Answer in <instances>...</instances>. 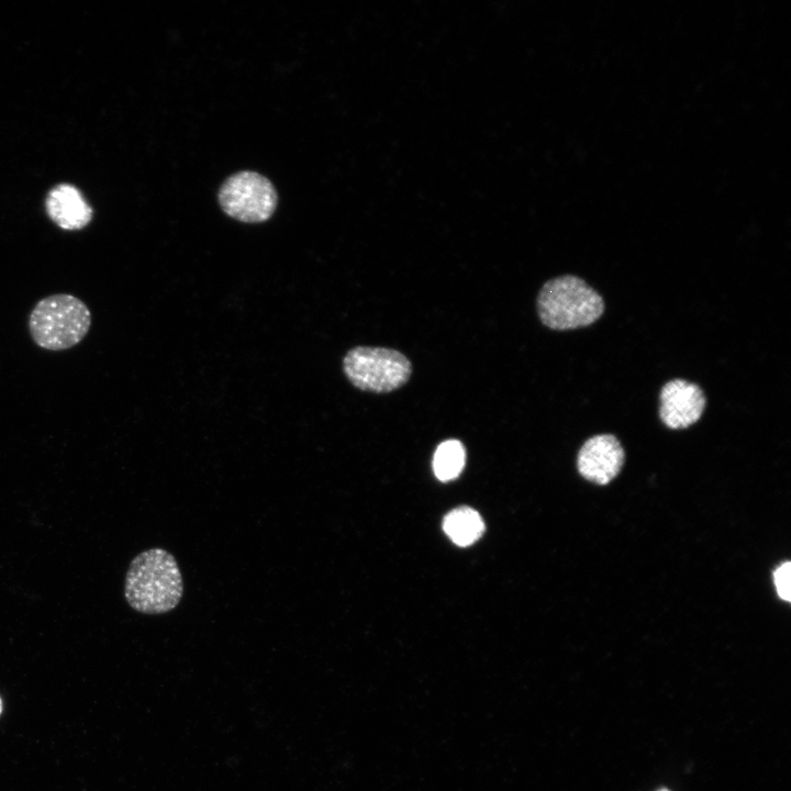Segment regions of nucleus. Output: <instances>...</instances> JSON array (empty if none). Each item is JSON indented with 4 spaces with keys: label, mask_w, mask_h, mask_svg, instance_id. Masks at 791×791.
<instances>
[{
    "label": "nucleus",
    "mask_w": 791,
    "mask_h": 791,
    "mask_svg": "<svg viewBox=\"0 0 791 791\" xmlns=\"http://www.w3.org/2000/svg\"><path fill=\"white\" fill-rule=\"evenodd\" d=\"M182 594V576L171 553L159 547L149 548L130 562L124 595L133 610L144 614H164L179 604Z\"/></svg>",
    "instance_id": "nucleus-1"
},
{
    "label": "nucleus",
    "mask_w": 791,
    "mask_h": 791,
    "mask_svg": "<svg viewBox=\"0 0 791 791\" xmlns=\"http://www.w3.org/2000/svg\"><path fill=\"white\" fill-rule=\"evenodd\" d=\"M536 303L542 323L555 331L588 326L604 311L602 297L583 279L572 275L545 282Z\"/></svg>",
    "instance_id": "nucleus-2"
},
{
    "label": "nucleus",
    "mask_w": 791,
    "mask_h": 791,
    "mask_svg": "<svg viewBox=\"0 0 791 791\" xmlns=\"http://www.w3.org/2000/svg\"><path fill=\"white\" fill-rule=\"evenodd\" d=\"M91 325V313L79 298L57 293L41 299L29 317L34 343L48 350H64L80 343Z\"/></svg>",
    "instance_id": "nucleus-3"
},
{
    "label": "nucleus",
    "mask_w": 791,
    "mask_h": 791,
    "mask_svg": "<svg viewBox=\"0 0 791 791\" xmlns=\"http://www.w3.org/2000/svg\"><path fill=\"white\" fill-rule=\"evenodd\" d=\"M343 371L357 389L386 393L408 382L412 374V365L399 350L356 346L343 358Z\"/></svg>",
    "instance_id": "nucleus-4"
},
{
    "label": "nucleus",
    "mask_w": 791,
    "mask_h": 791,
    "mask_svg": "<svg viewBox=\"0 0 791 791\" xmlns=\"http://www.w3.org/2000/svg\"><path fill=\"white\" fill-rule=\"evenodd\" d=\"M218 198L225 214L244 223L267 221L274 214L278 202L277 191L271 181L249 170L226 178Z\"/></svg>",
    "instance_id": "nucleus-5"
},
{
    "label": "nucleus",
    "mask_w": 791,
    "mask_h": 791,
    "mask_svg": "<svg viewBox=\"0 0 791 791\" xmlns=\"http://www.w3.org/2000/svg\"><path fill=\"white\" fill-rule=\"evenodd\" d=\"M659 416L672 430L691 426L702 416L705 396L702 389L684 379H672L660 391Z\"/></svg>",
    "instance_id": "nucleus-6"
},
{
    "label": "nucleus",
    "mask_w": 791,
    "mask_h": 791,
    "mask_svg": "<svg viewBox=\"0 0 791 791\" xmlns=\"http://www.w3.org/2000/svg\"><path fill=\"white\" fill-rule=\"evenodd\" d=\"M624 463V449L612 434H599L587 439L581 446L577 467L587 480L606 484L620 472Z\"/></svg>",
    "instance_id": "nucleus-7"
},
{
    "label": "nucleus",
    "mask_w": 791,
    "mask_h": 791,
    "mask_svg": "<svg viewBox=\"0 0 791 791\" xmlns=\"http://www.w3.org/2000/svg\"><path fill=\"white\" fill-rule=\"evenodd\" d=\"M49 218L64 230H79L91 220L92 211L81 193L73 186L59 185L46 200Z\"/></svg>",
    "instance_id": "nucleus-8"
},
{
    "label": "nucleus",
    "mask_w": 791,
    "mask_h": 791,
    "mask_svg": "<svg viewBox=\"0 0 791 791\" xmlns=\"http://www.w3.org/2000/svg\"><path fill=\"white\" fill-rule=\"evenodd\" d=\"M443 530L456 545L469 546L482 535L484 523L476 510L460 506L444 517Z\"/></svg>",
    "instance_id": "nucleus-9"
},
{
    "label": "nucleus",
    "mask_w": 791,
    "mask_h": 791,
    "mask_svg": "<svg viewBox=\"0 0 791 791\" xmlns=\"http://www.w3.org/2000/svg\"><path fill=\"white\" fill-rule=\"evenodd\" d=\"M466 461L465 447L458 439L442 442L433 457V470L442 481H449L459 476Z\"/></svg>",
    "instance_id": "nucleus-10"
},
{
    "label": "nucleus",
    "mask_w": 791,
    "mask_h": 791,
    "mask_svg": "<svg viewBox=\"0 0 791 791\" xmlns=\"http://www.w3.org/2000/svg\"><path fill=\"white\" fill-rule=\"evenodd\" d=\"M790 579L791 562L784 561L775 569L773 583L779 598L787 602H790L791 600Z\"/></svg>",
    "instance_id": "nucleus-11"
},
{
    "label": "nucleus",
    "mask_w": 791,
    "mask_h": 791,
    "mask_svg": "<svg viewBox=\"0 0 791 791\" xmlns=\"http://www.w3.org/2000/svg\"><path fill=\"white\" fill-rule=\"evenodd\" d=\"M1 711H2V701H1V698H0V713H1Z\"/></svg>",
    "instance_id": "nucleus-12"
},
{
    "label": "nucleus",
    "mask_w": 791,
    "mask_h": 791,
    "mask_svg": "<svg viewBox=\"0 0 791 791\" xmlns=\"http://www.w3.org/2000/svg\"><path fill=\"white\" fill-rule=\"evenodd\" d=\"M660 791H668V790H660Z\"/></svg>",
    "instance_id": "nucleus-13"
}]
</instances>
